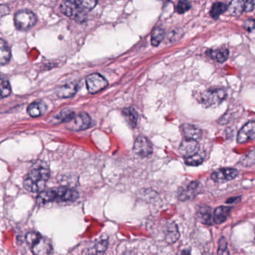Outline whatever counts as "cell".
<instances>
[{
    "label": "cell",
    "mask_w": 255,
    "mask_h": 255,
    "mask_svg": "<svg viewBox=\"0 0 255 255\" xmlns=\"http://www.w3.org/2000/svg\"><path fill=\"white\" fill-rule=\"evenodd\" d=\"M49 177L50 170L47 164L43 161H37L25 175L23 187L27 191L31 193H41L45 190Z\"/></svg>",
    "instance_id": "1"
},
{
    "label": "cell",
    "mask_w": 255,
    "mask_h": 255,
    "mask_svg": "<svg viewBox=\"0 0 255 255\" xmlns=\"http://www.w3.org/2000/svg\"><path fill=\"white\" fill-rule=\"evenodd\" d=\"M79 197V193L74 189L61 187L45 190L39 193L37 198V203L39 205H44L55 202H75Z\"/></svg>",
    "instance_id": "2"
},
{
    "label": "cell",
    "mask_w": 255,
    "mask_h": 255,
    "mask_svg": "<svg viewBox=\"0 0 255 255\" xmlns=\"http://www.w3.org/2000/svg\"><path fill=\"white\" fill-rule=\"evenodd\" d=\"M227 97V93L221 88L209 89L202 94V103L205 107L214 108L220 106Z\"/></svg>",
    "instance_id": "3"
},
{
    "label": "cell",
    "mask_w": 255,
    "mask_h": 255,
    "mask_svg": "<svg viewBox=\"0 0 255 255\" xmlns=\"http://www.w3.org/2000/svg\"><path fill=\"white\" fill-rule=\"evenodd\" d=\"M37 22V16L31 10H22L14 16L15 26L19 31H27Z\"/></svg>",
    "instance_id": "4"
},
{
    "label": "cell",
    "mask_w": 255,
    "mask_h": 255,
    "mask_svg": "<svg viewBox=\"0 0 255 255\" xmlns=\"http://www.w3.org/2000/svg\"><path fill=\"white\" fill-rule=\"evenodd\" d=\"M60 9L64 15L78 22H84L86 19L85 10L81 9L74 1H63Z\"/></svg>",
    "instance_id": "5"
},
{
    "label": "cell",
    "mask_w": 255,
    "mask_h": 255,
    "mask_svg": "<svg viewBox=\"0 0 255 255\" xmlns=\"http://www.w3.org/2000/svg\"><path fill=\"white\" fill-rule=\"evenodd\" d=\"M92 125V120L88 114L85 112L75 115L70 121L67 122V128L72 131H82L87 130Z\"/></svg>",
    "instance_id": "6"
},
{
    "label": "cell",
    "mask_w": 255,
    "mask_h": 255,
    "mask_svg": "<svg viewBox=\"0 0 255 255\" xmlns=\"http://www.w3.org/2000/svg\"><path fill=\"white\" fill-rule=\"evenodd\" d=\"M86 85L91 94H96L105 89L109 85L107 79L98 73H92L86 78Z\"/></svg>",
    "instance_id": "7"
},
{
    "label": "cell",
    "mask_w": 255,
    "mask_h": 255,
    "mask_svg": "<svg viewBox=\"0 0 255 255\" xmlns=\"http://www.w3.org/2000/svg\"><path fill=\"white\" fill-rule=\"evenodd\" d=\"M31 248L34 255H52L53 252V247L50 240L42 235L31 246Z\"/></svg>",
    "instance_id": "8"
},
{
    "label": "cell",
    "mask_w": 255,
    "mask_h": 255,
    "mask_svg": "<svg viewBox=\"0 0 255 255\" xmlns=\"http://www.w3.org/2000/svg\"><path fill=\"white\" fill-rule=\"evenodd\" d=\"M238 171L233 168H223L211 174V179L216 183H224L232 181L238 177Z\"/></svg>",
    "instance_id": "9"
},
{
    "label": "cell",
    "mask_w": 255,
    "mask_h": 255,
    "mask_svg": "<svg viewBox=\"0 0 255 255\" xmlns=\"http://www.w3.org/2000/svg\"><path fill=\"white\" fill-rule=\"evenodd\" d=\"M135 154L142 157H148L152 154V145L147 138L139 136L135 140L133 147Z\"/></svg>",
    "instance_id": "10"
},
{
    "label": "cell",
    "mask_w": 255,
    "mask_h": 255,
    "mask_svg": "<svg viewBox=\"0 0 255 255\" xmlns=\"http://www.w3.org/2000/svg\"><path fill=\"white\" fill-rule=\"evenodd\" d=\"M201 190V184L199 181H193L190 183L187 187L181 189L180 193H178V199L181 202L192 200L194 199Z\"/></svg>",
    "instance_id": "11"
},
{
    "label": "cell",
    "mask_w": 255,
    "mask_h": 255,
    "mask_svg": "<svg viewBox=\"0 0 255 255\" xmlns=\"http://www.w3.org/2000/svg\"><path fill=\"white\" fill-rule=\"evenodd\" d=\"M255 139V121H250L240 130L238 135V142L247 143Z\"/></svg>",
    "instance_id": "12"
},
{
    "label": "cell",
    "mask_w": 255,
    "mask_h": 255,
    "mask_svg": "<svg viewBox=\"0 0 255 255\" xmlns=\"http://www.w3.org/2000/svg\"><path fill=\"white\" fill-rule=\"evenodd\" d=\"M199 151V143L196 141L191 140V139H184L181 142L179 146L180 154L186 158L197 154Z\"/></svg>",
    "instance_id": "13"
},
{
    "label": "cell",
    "mask_w": 255,
    "mask_h": 255,
    "mask_svg": "<svg viewBox=\"0 0 255 255\" xmlns=\"http://www.w3.org/2000/svg\"><path fill=\"white\" fill-rule=\"evenodd\" d=\"M232 208L231 207L220 206L214 210L213 214V222L215 224L221 225L229 218Z\"/></svg>",
    "instance_id": "14"
},
{
    "label": "cell",
    "mask_w": 255,
    "mask_h": 255,
    "mask_svg": "<svg viewBox=\"0 0 255 255\" xmlns=\"http://www.w3.org/2000/svg\"><path fill=\"white\" fill-rule=\"evenodd\" d=\"M182 131L187 139L197 141L200 140L202 136V131L200 128L192 124H183Z\"/></svg>",
    "instance_id": "15"
},
{
    "label": "cell",
    "mask_w": 255,
    "mask_h": 255,
    "mask_svg": "<svg viewBox=\"0 0 255 255\" xmlns=\"http://www.w3.org/2000/svg\"><path fill=\"white\" fill-rule=\"evenodd\" d=\"M47 110V106L43 101H36L31 103L27 109V112L32 118H37L44 115Z\"/></svg>",
    "instance_id": "16"
},
{
    "label": "cell",
    "mask_w": 255,
    "mask_h": 255,
    "mask_svg": "<svg viewBox=\"0 0 255 255\" xmlns=\"http://www.w3.org/2000/svg\"><path fill=\"white\" fill-rule=\"evenodd\" d=\"M78 91V85L76 83L66 84L59 87L56 90V94L61 98H69L73 97Z\"/></svg>",
    "instance_id": "17"
},
{
    "label": "cell",
    "mask_w": 255,
    "mask_h": 255,
    "mask_svg": "<svg viewBox=\"0 0 255 255\" xmlns=\"http://www.w3.org/2000/svg\"><path fill=\"white\" fill-rule=\"evenodd\" d=\"M207 55L212 59L223 63L229 58V50L226 48H220L217 49H208L206 52Z\"/></svg>",
    "instance_id": "18"
},
{
    "label": "cell",
    "mask_w": 255,
    "mask_h": 255,
    "mask_svg": "<svg viewBox=\"0 0 255 255\" xmlns=\"http://www.w3.org/2000/svg\"><path fill=\"white\" fill-rule=\"evenodd\" d=\"M197 217L199 221L205 225L212 224V211L210 207L203 205L198 209Z\"/></svg>",
    "instance_id": "19"
},
{
    "label": "cell",
    "mask_w": 255,
    "mask_h": 255,
    "mask_svg": "<svg viewBox=\"0 0 255 255\" xmlns=\"http://www.w3.org/2000/svg\"><path fill=\"white\" fill-rule=\"evenodd\" d=\"M246 1L241 0H235L231 1L230 4L228 7L229 14L232 16H239L243 12L245 11Z\"/></svg>",
    "instance_id": "20"
},
{
    "label": "cell",
    "mask_w": 255,
    "mask_h": 255,
    "mask_svg": "<svg viewBox=\"0 0 255 255\" xmlns=\"http://www.w3.org/2000/svg\"><path fill=\"white\" fill-rule=\"evenodd\" d=\"M109 247V241L106 239H101L94 244V247L89 250L88 255H103L106 253Z\"/></svg>",
    "instance_id": "21"
},
{
    "label": "cell",
    "mask_w": 255,
    "mask_h": 255,
    "mask_svg": "<svg viewBox=\"0 0 255 255\" xmlns=\"http://www.w3.org/2000/svg\"><path fill=\"white\" fill-rule=\"evenodd\" d=\"M10 48L4 40L0 38V65L7 64L10 61Z\"/></svg>",
    "instance_id": "22"
},
{
    "label": "cell",
    "mask_w": 255,
    "mask_h": 255,
    "mask_svg": "<svg viewBox=\"0 0 255 255\" xmlns=\"http://www.w3.org/2000/svg\"><path fill=\"white\" fill-rule=\"evenodd\" d=\"M76 115L75 112L72 109H65L61 111L60 113H58L56 116L52 118V123L53 124H59L61 122L67 123L73 118V117Z\"/></svg>",
    "instance_id": "23"
},
{
    "label": "cell",
    "mask_w": 255,
    "mask_h": 255,
    "mask_svg": "<svg viewBox=\"0 0 255 255\" xmlns=\"http://www.w3.org/2000/svg\"><path fill=\"white\" fill-rule=\"evenodd\" d=\"M123 115H124V118L130 127H134L136 125L138 115L137 112L135 111L134 109L132 107L125 108L123 110Z\"/></svg>",
    "instance_id": "24"
},
{
    "label": "cell",
    "mask_w": 255,
    "mask_h": 255,
    "mask_svg": "<svg viewBox=\"0 0 255 255\" xmlns=\"http://www.w3.org/2000/svg\"><path fill=\"white\" fill-rule=\"evenodd\" d=\"M180 234L176 225L172 224L169 226L166 235V241L168 244H174L179 239Z\"/></svg>",
    "instance_id": "25"
},
{
    "label": "cell",
    "mask_w": 255,
    "mask_h": 255,
    "mask_svg": "<svg viewBox=\"0 0 255 255\" xmlns=\"http://www.w3.org/2000/svg\"><path fill=\"white\" fill-rule=\"evenodd\" d=\"M165 31L164 30L160 27H156L154 28L151 36V43L154 46H157L162 40L164 38Z\"/></svg>",
    "instance_id": "26"
},
{
    "label": "cell",
    "mask_w": 255,
    "mask_h": 255,
    "mask_svg": "<svg viewBox=\"0 0 255 255\" xmlns=\"http://www.w3.org/2000/svg\"><path fill=\"white\" fill-rule=\"evenodd\" d=\"M228 6L223 2H216L213 4L210 10V15L214 19H217L220 15L227 10Z\"/></svg>",
    "instance_id": "27"
},
{
    "label": "cell",
    "mask_w": 255,
    "mask_h": 255,
    "mask_svg": "<svg viewBox=\"0 0 255 255\" xmlns=\"http://www.w3.org/2000/svg\"><path fill=\"white\" fill-rule=\"evenodd\" d=\"M11 92L10 83L5 78L0 76V99L7 97Z\"/></svg>",
    "instance_id": "28"
},
{
    "label": "cell",
    "mask_w": 255,
    "mask_h": 255,
    "mask_svg": "<svg viewBox=\"0 0 255 255\" xmlns=\"http://www.w3.org/2000/svg\"><path fill=\"white\" fill-rule=\"evenodd\" d=\"M205 160V156L201 153L198 152L197 154L191 156V157L185 158V163L190 166H198L202 164Z\"/></svg>",
    "instance_id": "29"
},
{
    "label": "cell",
    "mask_w": 255,
    "mask_h": 255,
    "mask_svg": "<svg viewBox=\"0 0 255 255\" xmlns=\"http://www.w3.org/2000/svg\"><path fill=\"white\" fill-rule=\"evenodd\" d=\"M78 6L83 10H90L95 7L97 4V1H90V0H85V1H75Z\"/></svg>",
    "instance_id": "30"
},
{
    "label": "cell",
    "mask_w": 255,
    "mask_h": 255,
    "mask_svg": "<svg viewBox=\"0 0 255 255\" xmlns=\"http://www.w3.org/2000/svg\"><path fill=\"white\" fill-rule=\"evenodd\" d=\"M218 255H229V249H228V243L224 237L220 238L219 241Z\"/></svg>",
    "instance_id": "31"
},
{
    "label": "cell",
    "mask_w": 255,
    "mask_h": 255,
    "mask_svg": "<svg viewBox=\"0 0 255 255\" xmlns=\"http://www.w3.org/2000/svg\"><path fill=\"white\" fill-rule=\"evenodd\" d=\"M191 7V4L187 1H178V4L176 5V11L178 13H184L187 10H190Z\"/></svg>",
    "instance_id": "32"
},
{
    "label": "cell",
    "mask_w": 255,
    "mask_h": 255,
    "mask_svg": "<svg viewBox=\"0 0 255 255\" xmlns=\"http://www.w3.org/2000/svg\"><path fill=\"white\" fill-rule=\"evenodd\" d=\"M40 236H41V235L37 233V232H28L26 236H25V241H26L27 244H28V246L31 247Z\"/></svg>",
    "instance_id": "33"
},
{
    "label": "cell",
    "mask_w": 255,
    "mask_h": 255,
    "mask_svg": "<svg viewBox=\"0 0 255 255\" xmlns=\"http://www.w3.org/2000/svg\"><path fill=\"white\" fill-rule=\"evenodd\" d=\"M244 28L247 31L253 32L255 31V20L253 19H248L244 22Z\"/></svg>",
    "instance_id": "34"
},
{
    "label": "cell",
    "mask_w": 255,
    "mask_h": 255,
    "mask_svg": "<svg viewBox=\"0 0 255 255\" xmlns=\"http://www.w3.org/2000/svg\"><path fill=\"white\" fill-rule=\"evenodd\" d=\"M255 7V1H246L245 12L252 11Z\"/></svg>",
    "instance_id": "35"
},
{
    "label": "cell",
    "mask_w": 255,
    "mask_h": 255,
    "mask_svg": "<svg viewBox=\"0 0 255 255\" xmlns=\"http://www.w3.org/2000/svg\"><path fill=\"white\" fill-rule=\"evenodd\" d=\"M241 199V198L236 197L235 198V199H228L227 202H227L228 204L235 203V202H236V201L235 200H238V199Z\"/></svg>",
    "instance_id": "36"
},
{
    "label": "cell",
    "mask_w": 255,
    "mask_h": 255,
    "mask_svg": "<svg viewBox=\"0 0 255 255\" xmlns=\"http://www.w3.org/2000/svg\"></svg>",
    "instance_id": "37"
}]
</instances>
